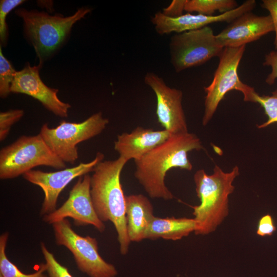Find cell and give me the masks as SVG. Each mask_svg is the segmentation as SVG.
Wrapping results in <instances>:
<instances>
[{"label": "cell", "mask_w": 277, "mask_h": 277, "mask_svg": "<svg viewBox=\"0 0 277 277\" xmlns=\"http://www.w3.org/2000/svg\"><path fill=\"white\" fill-rule=\"evenodd\" d=\"M203 148L200 139L189 132L171 134L138 160L135 161L134 176L152 198L170 200L174 196L165 183L167 172L172 168L191 171L193 166L188 152Z\"/></svg>", "instance_id": "cell-1"}, {"label": "cell", "mask_w": 277, "mask_h": 277, "mask_svg": "<svg viewBox=\"0 0 277 277\" xmlns=\"http://www.w3.org/2000/svg\"><path fill=\"white\" fill-rule=\"evenodd\" d=\"M127 162L120 156L101 161L94 168L90 182L91 197L96 214L103 223L110 221L114 225L123 255L127 253L131 242L127 231L126 196L120 181Z\"/></svg>", "instance_id": "cell-2"}, {"label": "cell", "mask_w": 277, "mask_h": 277, "mask_svg": "<svg viewBox=\"0 0 277 277\" xmlns=\"http://www.w3.org/2000/svg\"><path fill=\"white\" fill-rule=\"evenodd\" d=\"M240 174L236 166L225 172L218 165L208 174L199 169L194 174L199 205L191 206L195 222L196 235H206L214 231L229 214V196L234 190L233 182Z\"/></svg>", "instance_id": "cell-3"}, {"label": "cell", "mask_w": 277, "mask_h": 277, "mask_svg": "<svg viewBox=\"0 0 277 277\" xmlns=\"http://www.w3.org/2000/svg\"><path fill=\"white\" fill-rule=\"evenodd\" d=\"M90 11V9L82 7L73 15L64 16L60 14L52 15L37 10L19 8L15 13L22 18L25 35L34 47L39 60V64L42 65L62 45L74 24Z\"/></svg>", "instance_id": "cell-4"}, {"label": "cell", "mask_w": 277, "mask_h": 277, "mask_svg": "<svg viewBox=\"0 0 277 277\" xmlns=\"http://www.w3.org/2000/svg\"><path fill=\"white\" fill-rule=\"evenodd\" d=\"M39 166L56 169L66 164L49 148L41 136L23 135L0 151V179H12Z\"/></svg>", "instance_id": "cell-5"}, {"label": "cell", "mask_w": 277, "mask_h": 277, "mask_svg": "<svg viewBox=\"0 0 277 277\" xmlns=\"http://www.w3.org/2000/svg\"><path fill=\"white\" fill-rule=\"evenodd\" d=\"M246 49V45L224 47L219 56V62L210 85L204 87L206 93L202 124L206 126L214 115L221 101L230 91L242 92L245 102L255 103L258 93L243 83L238 73V67Z\"/></svg>", "instance_id": "cell-6"}, {"label": "cell", "mask_w": 277, "mask_h": 277, "mask_svg": "<svg viewBox=\"0 0 277 277\" xmlns=\"http://www.w3.org/2000/svg\"><path fill=\"white\" fill-rule=\"evenodd\" d=\"M108 123V120L99 112L81 123L64 120L55 128H50L45 123L39 134L60 159L65 163L73 164L78 157L77 145L100 134Z\"/></svg>", "instance_id": "cell-7"}, {"label": "cell", "mask_w": 277, "mask_h": 277, "mask_svg": "<svg viewBox=\"0 0 277 277\" xmlns=\"http://www.w3.org/2000/svg\"><path fill=\"white\" fill-rule=\"evenodd\" d=\"M169 47L171 64L177 73L219 57L224 49L208 26L175 33L170 38Z\"/></svg>", "instance_id": "cell-8"}, {"label": "cell", "mask_w": 277, "mask_h": 277, "mask_svg": "<svg viewBox=\"0 0 277 277\" xmlns=\"http://www.w3.org/2000/svg\"><path fill=\"white\" fill-rule=\"evenodd\" d=\"M52 227L56 244L71 252L81 271L89 277H115L117 274L115 267L99 254L95 238L78 234L67 219L53 224Z\"/></svg>", "instance_id": "cell-9"}, {"label": "cell", "mask_w": 277, "mask_h": 277, "mask_svg": "<svg viewBox=\"0 0 277 277\" xmlns=\"http://www.w3.org/2000/svg\"><path fill=\"white\" fill-rule=\"evenodd\" d=\"M90 182L91 176L88 174L79 177L70 191L68 199L59 208L44 215L43 221L52 225L70 217L75 226L90 225L99 232H104L105 225L98 217L92 202Z\"/></svg>", "instance_id": "cell-10"}, {"label": "cell", "mask_w": 277, "mask_h": 277, "mask_svg": "<svg viewBox=\"0 0 277 277\" xmlns=\"http://www.w3.org/2000/svg\"><path fill=\"white\" fill-rule=\"evenodd\" d=\"M104 155L98 152L90 162L81 163L78 165L59 171L47 172L31 170L23 175L25 180L39 186L44 193L40 214L44 216L55 211L58 197L62 190L73 180L93 171L95 167L103 161Z\"/></svg>", "instance_id": "cell-11"}, {"label": "cell", "mask_w": 277, "mask_h": 277, "mask_svg": "<svg viewBox=\"0 0 277 277\" xmlns=\"http://www.w3.org/2000/svg\"><path fill=\"white\" fill-rule=\"evenodd\" d=\"M144 82L154 92L156 98V114L158 122L171 134L188 132L182 106V91L169 87L154 72H147Z\"/></svg>", "instance_id": "cell-12"}, {"label": "cell", "mask_w": 277, "mask_h": 277, "mask_svg": "<svg viewBox=\"0 0 277 277\" xmlns=\"http://www.w3.org/2000/svg\"><path fill=\"white\" fill-rule=\"evenodd\" d=\"M256 6L255 0H247L236 8L216 15L193 14L187 13L177 17H170L158 11L151 18V22L156 32L160 35L172 32L180 33L208 26L219 23H230L241 15L252 11Z\"/></svg>", "instance_id": "cell-13"}, {"label": "cell", "mask_w": 277, "mask_h": 277, "mask_svg": "<svg viewBox=\"0 0 277 277\" xmlns=\"http://www.w3.org/2000/svg\"><path fill=\"white\" fill-rule=\"evenodd\" d=\"M42 65L31 66L29 63L16 71L11 87V92L23 93L38 100L55 115L66 117L71 105L62 101L57 96L58 90L48 87L39 75Z\"/></svg>", "instance_id": "cell-14"}, {"label": "cell", "mask_w": 277, "mask_h": 277, "mask_svg": "<svg viewBox=\"0 0 277 277\" xmlns=\"http://www.w3.org/2000/svg\"><path fill=\"white\" fill-rule=\"evenodd\" d=\"M272 31L274 27L269 15L259 16L251 11L237 17L215 35L222 47H238Z\"/></svg>", "instance_id": "cell-15"}, {"label": "cell", "mask_w": 277, "mask_h": 277, "mask_svg": "<svg viewBox=\"0 0 277 277\" xmlns=\"http://www.w3.org/2000/svg\"><path fill=\"white\" fill-rule=\"evenodd\" d=\"M171 134L166 130L137 127L131 132L117 135L114 149L119 156L128 161L138 160L151 150L166 141Z\"/></svg>", "instance_id": "cell-16"}, {"label": "cell", "mask_w": 277, "mask_h": 277, "mask_svg": "<svg viewBox=\"0 0 277 277\" xmlns=\"http://www.w3.org/2000/svg\"><path fill=\"white\" fill-rule=\"evenodd\" d=\"M125 214L130 241L139 242L145 239L146 230L154 216L149 200L141 194L126 196Z\"/></svg>", "instance_id": "cell-17"}, {"label": "cell", "mask_w": 277, "mask_h": 277, "mask_svg": "<svg viewBox=\"0 0 277 277\" xmlns=\"http://www.w3.org/2000/svg\"><path fill=\"white\" fill-rule=\"evenodd\" d=\"M195 229L193 218L154 216L146 230L145 239L176 241L188 236Z\"/></svg>", "instance_id": "cell-18"}, {"label": "cell", "mask_w": 277, "mask_h": 277, "mask_svg": "<svg viewBox=\"0 0 277 277\" xmlns=\"http://www.w3.org/2000/svg\"><path fill=\"white\" fill-rule=\"evenodd\" d=\"M239 6L234 0H186L185 11L206 15H213L216 11L223 13Z\"/></svg>", "instance_id": "cell-19"}, {"label": "cell", "mask_w": 277, "mask_h": 277, "mask_svg": "<svg viewBox=\"0 0 277 277\" xmlns=\"http://www.w3.org/2000/svg\"><path fill=\"white\" fill-rule=\"evenodd\" d=\"M8 236V232L3 233L0 236V274L3 277H48L44 274L46 271L45 263L41 264L35 272L26 274L8 259L6 253Z\"/></svg>", "instance_id": "cell-20"}, {"label": "cell", "mask_w": 277, "mask_h": 277, "mask_svg": "<svg viewBox=\"0 0 277 277\" xmlns=\"http://www.w3.org/2000/svg\"><path fill=\"white\" fill-rule=\"evenodd\" d=\"M255 103H259L263 108L268 117L266 122L257 126L259 129L266 128L270 125L277 123V88L270 95H260L258 93L255 96Z\"/></svg>", "instance_id": "cell-21"}, {"label": "cell", "mask_w": 277, "mask_h": 277, "mask_svg": "<svg viewBox=\"0 0 277 277\" xmlns=\"http://www.w3.org/2000/svg\"><path fill=\"white\" fill-rule=\"evenodd\" d=\"M16 71L9 61L4 56L0 47V96L7 97L11 93V87Z\"/></svg>", "instance_id": "cell-22"}, {"label": "cell", "mask_w": 277, "mask_h": 277, "mask_svg": "<svg viewBox=\"0 0 277 277\" xmlns=\"http://www.w3.org/2000/svg\"><path fill=\"white\" fill-rule=\"evenodd\" d=\"M41 248L49 277H73L68 268L56 260L53 254L48 250L43 242L41 244Z\"/></svg>", "instance_id": "cell-23"}, {"label": "cell", "mask_w": 277, "mask_h": 277, "mask_svg": "<svg viewBox=\"0 0 277 277\" xmlns=\"http://www.w3.org/2000/svg\"><path fill=\"white\" fill-rule=\"evenodd\" d=\"M25 2L23 0H2L0 2V40L1 45L6 46L8 38L6 17L13 9Z\"/></svg>", "instance_id": "cell-24"}, {"label": "cell", "mask_w": 277, "mask_h": 277, "mask_svg": "<svg viewBox=\"0 0 277 277\" xmlns=\"http://www.w3.org/2000/svg\"><path fill=\"white\" fill-rule=\"evenodd\" d=\"M24 114L22 109H12L0 113V141L8 136L12 126L19 121Z\"/></svg>", "instance_id": "cell-25"}, {"label": "cell", "mask_w": 277, "mask_h": 277, "mask_svg": "<svg viewBox=\"0 0 277 277\" xmlns=\"http://www.w3.org/2000/svg\"><path fill=\"white\" fill-rule=\"evenodd\" d=\"M276 229L272 216L266 214L259 219L256 232L258 235L262 237L271 236Z\"/></svg>", "instance_id": "cell-26"}, {"label": "cell", "mask_w": 277, "mask_h": 277, "mask_svg": "<svg viewBox=\"0 0 277 277\" xmlns=\"http://www.w3.org/2000/svg\"><path fill=\"white\" fill-rule=\"evenodd\" d=\"M264 66H270L272 68L271 72L267 76L265 80L266 83L272 85L277 78V51H271L265 57Z\"/></svg>", "instance_id": "cell-27"}, {"label": "cell", "mask_w": 277, "mask_h": 277, "mask_svg": "<svg viewBox=\"0 0 277 277\" xmlns=\"http://www.w3.org/2000/svg\"><path fill=\"white\" fill-rule=\"evenodd\" d=\"M261 6L269 11L271 18L275 33L274 45L277 51V0H263Z\"/></svg>", "instance_id": "cell-28"}, {"label": "cell", "mask_w": 277, "mask_h": 277, "mask_svg": "<svg viewBox=\"0 0 277 277\" xmlns=\"http://www.w3.org/2000/svg\"><path fill=\"white\" fill-rule=\"evenodd\" d=\"M186 0H173L163 8L162 13L170 17H177L183 15Z\"/></svg>", "instance_id": "cell-29"}, {"label": "cell", "mask_w": 277, "mask_h": 277, "mask_svg": "<svg viewBox=\"0 0 277 277\" xmlns=\"http://www.w3.org/2000/svg\"><path fill=\"white\" fill-rule=\"evenodd\" d=\"M0 277H3L2 275L0 274Z\"/></svg>", "instance_id": "cell-30"}]
</instances>
